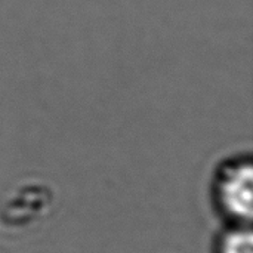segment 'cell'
<instances>
[{"mask_svg":"<svg viewBox=\"0 0 253 253\" xmlns=\"http://www.w3.org/2000/svg\"><path fill=\"white\" fill-rule=\"evenodd\" d=\"M221 253H253V236L251 230H234L222 240Z\"/></svg>","mask_w":253,"mask_h":253,"instance_id":"cell-2","label":"cell"},{"mask_svg":"<svg viewBox=\"0 0 253 253\" xmlns=\"http://www.w3.org/2000/svg\"><path fill=\"white\" fill-rule=\"evenodd\" d=\"M221 200L230 215L249 222L253 215V169L249 162L231 169L221 184Z\"/></svg>","mask_w":253,"mask_h":253,"instance_id":"cell-1","label":"cell"}]
</instances>
